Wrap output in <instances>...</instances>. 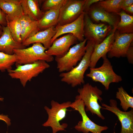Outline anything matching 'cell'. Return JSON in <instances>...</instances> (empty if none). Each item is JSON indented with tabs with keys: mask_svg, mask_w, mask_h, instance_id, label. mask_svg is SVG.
<instances>
[{
	"mask_svg": "<svg viewBox=\"0 0 133 133\" xmlns=\"http://www.w3.org/2000/svg\"><path fill=\"white\" fill-rule=\"evenodd\" d=\"M2 31L0 37V52L12 55L14 54V49L26 48L22 44L18 43L14 40L7 25L2 27Z\"/></svg>",
	"mask_w": 133,
	"mask_h": 133,
	"instance_id": "e0dca14e",
	"label": "cell"
},
{
	"mask_svg": "<svg viewBox=\"0 0 133 133\" xmlns=\"http://www.w3.org/2000/svg\"><path fill=\"white\" fill-rule=\"evenodd\" d=\"M77 40L72 34L68 33L56 39L50 47L45 51L47 54L60 57L65 55L70 47L76 44Z\"/></svg>",
	"mask_w": 133,
	"mask_h": 133,
	"instance_id": "5bb4252c",
	"label": "cell"
},
{
	"mask_svg": "<svg viewBox=\"0 0 133 133\" xmlns=\"http://www.w3.org/2000/svg\"><path fill=\"white\" fill-rule=\"evenodd\" d=\"M67 1V0H46L44 1L42 7L46 11L60 9Z\"/></svg>",
	"mask_w": 133,
	"mask_h": 133,
	"instance_id": "83f0119b",
	"label": "cell"
},
{
	"mask_svg": "<svg viewBox=\"0 0 133 133\" xmlns=\"http://www.w3.org/2000/svg\"><path fill=\"white\" fill-rule=\"evenodd\" d=\"M133 4V0H122L120 7L122 10L124 8Z\"/></svg>",
	"mask_w": 133,
	"mask_h": 133,
	"instance_id": "1f68e13d",
	"label": "cell"
},
{
	"mask_svg": "<svg viewBox=\"0 0 133 133\" xmlns=\"http://www.w3.org/2000/svg\"><path fill=\"white\" fill-rule=\"evenodd\" d=\"M92 41L87 40L85 54L78 65L68 72L61 73V81L74 87L84 83V75L90 64L91 54L95 45Z\"/></svg>",
	"mask_w": 133,
	"mask_h": 133,
	"instance_id": "6da1fadb",
	"label": "cell"
},
{
	"mask_svg": "<svg viewBox=\"0 0 133 133\" xmlns=\"http://www.w3.org/2000/svg\"><path fill=\"white\" fill-rule=\"evenodd\" d=\"M85 107L83 101L76 97L74 101L71 103L70 107L78 111L82 117V120L79 121L74 127L76 130L83 133H88L89 132L101 133L102 131L108 129V127L106 126H100L92 121L87 116Z\"/></svg>",
	"mask_w": 133,
	"mask_h": 133,
	"instance_id": "9c48e42d",
	"label": "cell"
},
{
	"mask_svg": "<svg viewBox=\"0 0 133 133\" xmlns=\"http://www.w3.org/2000/svg\"><path fill=\"white\" fill-rule=\"evenodd\" d=\"M122 0H101L98 5L106 12L117 14L122 10L120 5Z\"/></svg>",
	"mask_w": 133,
	"mask_h": 133,
	"instance_id": "d4e9b609",
	"label": "cell"
},
{
	"mask_svg": "<svg viewBox=\"0 0 133 133\" xmlns=\"http://www.w3.org/2000/svg\"><path fill=\"white\" fill-rule=\"evenodd\" d=\"M16 68L7 70L8 75L12 78L19 79L23 87L28 81L36 77L45 70L50 65L45 61L39 60L33 63L16 65Z\"/></svg>",
	"mask_w": 133,
	"mask_h": 133,
	"instance_id": "277c9868",
	"label": "cell"
},
{
	"mask_svg": "<svg viewBox=\"0 0 133 133\" xmlns=\"http://www.w3.org/2000/svg\"><path fill=\"white\" fill-rule=\"evenodd\" d=\"M22 43L40 31L38 21L33 20L23 15L20 17Z\"/></svg>",
	"mask_w": 133,
	"mask_h": 133,
	"instance_id": "ffe728a7",
	"label": "cell"
},
{
	"mask_svg": "<svg viewBox=\"0 0 133 133\" xmlns=\"http://www.w3.org/2000/svg\"><path fill=\"white\" fill-rule=\"evenodd\" d=\"M126 13H128L130 15L133 16V4L126 7L122 9Z\"/></svg>",
	"mask_w": 133,
	"mask_h": 133,
	"instance_id": "836d02e7",
	"label": "cell"
},
{
	"mask_svg": "<svg viewBox=\"0 0 133 133\" xmlns=\"http://www.w3.org/2000/svg\"><path fill=\"white\" fill-rule=\"evenodd\" d=\"M56 32V29L54 26L40 31L25 40L22 44L26 47L32 44L40 43L47 50L51 45V40Z\"/></svg>",
	"mask_w": 133,
	"mask_h": 133,
	"instance_id": "ac0fdd59",
	"label": "cell"
},
{
	"mask_svg": "<svg viewBox=\"0 0 133 133\" xmlns=\"http://www.w3.org/2000/svg\"><path fill=\"white\" fill-rule=\"evenodd\" d=\"M78 92L79 95L76 97L82 100L83 102L85 111H90L93 115L96 114L103 120L105 117L102 114L100 109L101 107L98 101L101 102L102 99L101 97L102 92L97 86H93L89 83L84 84L83 87L79 88Z\"/></svg>",
	"mask_w": 133,
	"mask_h": 133,
	"instance_id": "7a4b0ae2",
	"label": "cell"
},
{
	"mask_svg": "<svg viewBox=\"0 0 133 133\" xmlns=\"http://www.w3.org/2000/svg\"><path fill=\"white\" fill-rule=\"evenodd\" d=\"M102 58L103 62L102 65L98 68H90L89 73L86 75L94 82L100 83L105 89L108 90L111 83H118L122 80V79L114 72L111 63L106 56Z\"/></svg>",
	"mask_w": 133,
	"mask_h": 133,
	"instance_id": "8992f818",
	"label": "cell"
},
{
	"mask_svg": "<svg viewBox=\"0 0 133 133\" xmlns=\"http://www.w3.org/2000/svg\"><path fill=\"white\" fill-rule=\"evenodd\" d=\"M133 40V33L121 34L116 30L114 41L107 53L108 57L109 58L126 57Z\"/></svg>",
	"mask_w": 133,
	"mask_h": 133,
	"instance_id": "4fadbf2b",
	"label": "cell"
},
{
	"mask_svg": "<svg viewBox=\"0 0 133 133\" xmlns=\"http://www.w3.org/2000/svg\"><path fill=\"white\" fill-rule=\"evenodd\" d=\"M20 17L11 20H8L7 19V25L14 40L18 43L22 44Z\"/></svg>",
	"mask_w": 133,
	"mask_h": 133,
	"instance_id": "484cf974",
	"label": "cell"
},
{
	"mask_svg": "<svg viewBox=\"0 0 133 133\" xmlns=\"http://www.w3.org/2000/svg\"><path fill=\"white\" fill-rule=\"evenodd\" d=\"M116 98L119 100L120 105L124 111H126L129 108H133V97L129 95L122 87L118 88Z\"/></svg>",
	"mask_w": 133,
	"mask_h": 133,
	"instance_id": "cb8c5ba5",
	"label": "cell"
},
{
	"mask_svg": "<svg viewBox=\"0 0 133 133\" xmlns=\"http://www.w3.org/2000/svg\"><path fill=\"white\" fill-rule=\"evenodd\" d=\"M2 29L0 30V37L1 35V34H2Z\"/></svg>",
	"mask_w": 133,
	"mask_h": 133,
	"instance_id": "d590c367",
	"label": "cell"
},
{
	"mask_svg": "<svg viewBox=\"0 0 133 133\" xmlns=\"http://www.w3.org/2000/svg\"><path fill=\"white\" fill-rule=\"evenodd\" d=\"M117 14L120 17V20L116 30L121 34L133 33V16L122 10Z\"/></svg>",
	"mask_w": 133,
	"mask_h": 133,
	"instance_id": "603a6c76",
	"label": "cell"
},
{
	"mask_svg": "<svg viewBox=\"0 0 133 133\" xmlns=\"http://www.w3.org/2000/svg\"><path fill=\"white\" fill-rule=\"evenodd\" d=\"M23 14L32 19L38 21L44 13L40 9L39 1L37 0H20Z\"/></svg>",
	"mask_w": 133,
	"mask_h": 133,
	"instance_id": "44dd1931",
	"label": "cell"
},
{
	"mask_svg": "<svg viewBox=\"0 0 133 133\" xmlns=\"http://www.w3.org/2000/svg\"><path fill=\"white\" fill-rule=\"evenodd\" d=\"M47 50L41 44L39 43L33 44L28 48L14 49L13 52L17 58L16 65L33 63L39 60L47 63L52 62L54 57L46 54Z\"/></svg>",
	"mask_w": 133,
	"mask_h": 133,
	"instance_id": "3957f363",
	"label": "cell"
},
{
	"mask_svg": "<svg viewBox=\"0 0 133 133\" xmlns=\"http://www.w3.org/2000/svg\"><path fill=\"white\" fill-rule=\"evenodd\" d=\"M4 99L3 98L1 97H0V101H2Z\"/></svg>",
	"mask_w": 133,
	"mask_h": 133,
	"instance_id": "e575fe53",
	"label": "cell"
},
{
	"mask_svg": "<svg viewBox=\"0 0 133 133\" xmlns=\"http://www.w3.org/2000/svg\"><path fill=\"white\" fill-rule=\"evenodd\" d=\"M85 0H67L59 10L57 24L62 25L70 23L83 12Z\"/></svg>",
	"mask_w": 133,
	"mask_h": 133,
	"instance_id": "30bf717a",
	"label": "cell"
},
{
	"mask_svg": "<svg viewBox=\"0 0 133 133\" xmlns=\"http://www.w3.org/2000/svg\"><path fill=\"white\" fill-rule=\"evenodd\" d=\"M116 30V29H113L111 33L101 42L95 45L91 56L90 68H95L100 59L106 56L114 41Z\"/></svg>",
	"mask_w": 133,
	"mask_h": 133,
	"instance_id": "2e32d148",
	"label": "cell"
},
{
	"mask_svg": "<svg viewBox=\"0 0 133 133\" xmlns=\"http://www.w3.org/2000/svg\"><path fill=\"white\" fill-rule=\"evenodd\" d=\"M102 109L110 111L117 117L121 125L120 133H133V109L129 111L121 110L117 107L116 101L115 100H110V105L101 103Z\"/></svg>",
	"mask_w": 133,
	"mask_h": 133,
	"instance_id": "7c38bea8",
	"label": "cell"
},
{
	"mask_svg": "<svg viewBox=\"0 0 133 133\" xmlns=\"http://www.w3.org/2000/svg\"><path fill=\"white\" fill-rule=\"evenodd\" d=\"M71 104L70 101L60 104L52 100L51 102V109L47 106L44 107L48 117L47 120L42 125L43 126L51 127L52 133H56L59 131L65 130L67 126V124L66 123L61 124L60 122L66 117V112L69 110L67 108L70 107Z\"/></svg>",
	"mask_w": 133,
	"mask_h": 133,
	"instance_id": "5b68a950",
	"label": "cell"
},
{
	"mask_svg": "<svg viewBox=\"0 0 133 133\" xmlns=\"http://www.w3.org/2000/svg\"><path fill=\"white\" fill-rule=\"evenodd\" d=\"M91 5L86 13L91 19L96 22H102L111 26L113 29H116L120 20L117 14L107 12L99 7L97 3Z\"/></svg>",
	"mask_w": 133,
	"mask_h": 133,
	"instance_id": "9a60e30c",
	"label": "cell"
},
{
	"mask_svg": "<svg viewBox=\"0 0 133 133\" xmlns=\"http://www.w3.org/2000/svg\"><path fill=\"white\" fill-rule=\"evenodd\" d=\"M127 57L129 62L131 64L133 63V42L131 43L127 52Z\"/></svg>",
	"mask_w": 133,
	"mask_h": 133,
	"instance_id": "4dcf8cb0",
	"label": "cell"
},
{
	"mask_svg": "<svg viewBox=\"0 0 133 133\" xmlns=\"http://www.w3.org/2000/svg\"><path fill=\"white\" fill-rule=\"evenodd\" d=\"M87 41L85 39L83 41L70 48L63 56L60 57H55L57 68L59 72H68L77 65L85 54Z\"/></svg>",
	"mask_w": 133,
	"mask_h": 133,
	"instance_id": "52a82bcc",
	"label": "cell"
},
{
	"mask_svg": "<svg viewBox=\"0 0 133 133\" xmlns=\"http://www.w3.org/2000/svg\"><path fill=\"white\" fill-rule=\"evenodd\" d=\"M0 8L8 20L20 18L24 15L20 0H0Z\"/></svg>",
	"mask_w": 133,
	"mask_h": 133,
	"instance_id": "d6986e66",
	"label": "cell"
},
{
	"mask_svg": "<svg viewBox=\"0 0 133 133\" xmlns=\"http://www.w3.org/2000/svg\"><path fill=\"white\" fill-rule=\"evenodd\" d=\"M59 10H49L44 13L41 18L38 21L41 31L54 26L57 24Z\"/></svg>",
	"mask_w": 133,
	"mask_h": 133,
	"instance_id": "7402d4cb",
	"label": "cell"
},
{
	"mask_svg": "<svg viewBox=\"0 0 133 133\" xmlns=\"http://www.w3.org/2000/svg\"><path fill=\"white\" fill-rule=\"evenodd\" d=\"M7 15L0 8V30L3 26L7 25Z\"/></svg>",
	"mask_w": 133,
	"mask_h": 133,
	"instance_id": "f1b7e54d",
	"label": "cell"
},
{
	"mask_svg": "<svg viewBox=\"0 0 133 133\" xmlns=\"http://www.w3.org/2000/svg\"><path fill=\"white\" fill-rule=\"evenodd\" d=\"M84 21V37L87 40L93 41L95 45L101 42L113 29L111 26L106 23H94L85 13Z\"/></svg>",
	"mask_w": 133,
	"mask_h": 133,
	"instance_id": "ba28073f",
	"label": "cell"
},
{
	"mask_svg": "<svg viewBox=\"0 0 133 133\" xmlns=\"http://www.w3.org/2000/svg\"><path fill=\"white\" fill-rule=\"evenodd\" d=\"M17 58L14 54L9 55L0 52V71L4 72L12 69V66L16 63Z\"/></svg>",
	"mask_w": 133,
	"mask_h": 133,
	"instance_id": "4316f807",
	"label": "cell"
},
{
	"mask_svg": "<svg viewBox=\"0 0 133 133\" xmlns=\"http://www.w3.org/2000/svg\"><path fill=\"white\" fill-rule=\"evenodd\" d=\"M0 120L4 121L8 126L11 124V120L7 116L2 114L0 115Z\"/></svg>",
	"mask_w": 133,
	"mask_h": 133,
	"instance_id": "d6a6232c",
	"label": "cell"
},
{
	"mask_svg": "<svg viewBox=\"0 0 133 133\" xmlns=\"http://www.w3.org/2000/svg\"><path fill=\"white\" fill-rule=\"evenodd\" d=\"M101 0H85L83 7V12L87 13L93 4L98 3Z\"/></svg>",
	"mask_w": 133,
	"mask_h": 133,
	"instance_id": "f546056e",
	"label": "cell"
},
{
	"mask_svg": "<svg viewBox=\"0 0 133 133\" xmlns=\"http://www.w3.org/2000/svg\"><path fill=\"white\" fill-rule=\"evenodd\" d=\"M84 14L83 12L77 19L70 23L62 25H56L55 27L56 32L51 40V44L59 37L66 33L71 34L80 42L83 41L85 39Z\"/></svg>",
	"mask_w": 133,
	"mask_h": 133,
	"instance_id": "8fae6325",
	"label": "cell"
}]
</instances>
